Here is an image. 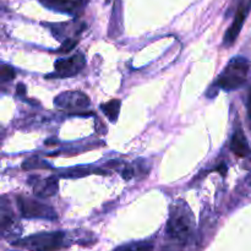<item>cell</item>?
I'll return each instance as SVG.
<instances>
[{
	"mask_svg": "<svg viewBox=\"0 0 251 251\" xmlns=\"http://www.w3.org/2000/svg\"><path fill=\"white\" fill-rule=\"evenodd\" d=\"M193 228L194 216L190 207L184 201L178 200L171 206L166 228L167 235L171 239L184 244L193 233Z\"/></svg>",
	"mask_w": 251,
	"mask_h": 251,
	"instance_id": "1",
	"label": "cell"
},
{
	"mask_svg": "<svg viewBox=\"0 0 251 251\" xmlns=\"http://www.w3.org/2000/svg\"><path fill=\"white\" fill-rule=\"evenodd\" d=\"M249 69L250 63L247 59L242 58V56L233 58L218 76L217 81L213 86H216L217 90L218 88L225 91L238 90L247 82Z\"/></svg>",
	"mask_w": 251,
	"mask_h": 251,
	"instance_id": "2",
	"label": "cell"
},
{
	"mask_svg": "<svg viewBox=\"0 0 251 251\" xmlns=\"http://www.w3.org/2000/svg\"><path fill=\"white\" fill-rule=\"evenodd\" d=\"M64 238L63 232L39 233L19 240L16 245L31 251H56L63 247Z\"/></svg>",
	"mask_w": 251,
	"mask_h": 251,
	"instance_id": "3",
	"label": "cell"
},
{
	"mask_svg": "<svg viewBox=\"0 0 251 251\" xmlns=\"http://www.w3.org/2000/svg\"><path fill=\"white\" fill-rule=\"evenodd\" d=\"M17 201H19L20 212L24 218H41V220L50 221L58 218L55 210L46 203L25 196H19Z\"/></svg>",
	"mask_w": 251,
	"mask_h": 251,
	"instance_id": "4",
	"label": "cell"
},
{
	"mask_svg": "<svg viewBox=\"0 0 251 251\" xmlns=\"http://www.w3.org/2000/svg\"><path fill=\"white\" fill-rule=\"evenodd\" d=\"M85 64V55L82 53H76L69 58L58 59L54 64V73L48 75V77H73L82 70Z\"/></svg>",
	"mask_w": 251,
	"mask_h": 251,
	"instance_id": "5",
	"label": "cell"
},
{
	"mask_svg": "<svg viewBox=\"0 0 251 251\" xmlns=\"http://www.w3.org/2000/svg\"><path fill=\"white\" fill-rule=\"evenodd\" d=\"M90 103V98L80 91H68V92L60 93L54 98V104L56 108L71 110V112L73 110L80 112V110L87 109Z\"/></svg>",
	"mask_w": 251,
	"mask_h": 251,
	"instance_id": "6",
	"label": "cell"
},
{
	"mask_svg": "<svg viewBox=\"0 0 251 251\" xmlns=\"http://www.w3.org/2000/svg\"><path fill=\"white\" fill-rule=\"evenodd\" d=\"M250 10L251 0H242V1L239 2V6H238L237 14H235L234 20H233V24L230 25V27L228 28V31L226 32L225 34L223 44H225L226 47H230L235 41H237L238 36H239L240 31H242L243 25H244Z\"/></svg>",
	"mask_w": 251,
	"mask_h": 251,
	"instance_id": "7",
	"label": "cell"
},
{
	"mask_svg": "<svg viewBox=\"0 0 251 251\" xmlns=\"http://www.w3.org/2000/svg\"><path fill=\"white\" fill-rule=\"evenodd\" d=\"M86 1L87 0H39V2L48 9L70 15L78 14L85 7Z\"/></svg>",
	"mask_w": 251,
	"mask_h": 251,
	"instance_id": "8",
	"label": "cell"
},
{
	"mask_svg": "<svg viewBox=\"0 0 251 251\" xmlns=\"http://www.w3.org/2000/svg\"><path fill=\"white\" fill-rule=\"evenodd\" d=\"M230 150L238 157H249L251 156V150L248 144V140L245 137L243 129L240 125H237V129L234 130V134L232 136L230 141Z\"/></svg>",
	"mask_w": 251,
	"mask_h": 251,
	"instance_id": "9",
	"label": "cell"
},
{
	"mask_svg": "<svg viewBox=\"0 0 251 251\" xmlns=\"http://www.w3.org/2000/svg\"><path fill=\"white\" fill-rule=\"evenodd\" d=\"M58 190L59 185L55 176L38 180L33 185V193L38 198H51V196H54L58 193Z\"/></svg>",
	"mask_w": 251,
	"mask_h": 251,
	"instance_id": "10",
	"label": "cell"
},
{
	"mask_svg": "<svg viewBox=\"0 0 251 251\" xmlns=\"http://www.w3.org/2000/svg\"><path fill=\"white\" fill-rule=\"evenodd\" d=\"M120 105H122V102L119 100H112L109 102L100 104V109L110 122L115 123L118 119V115H119Z\"/></svg>",
	"mask_w": 251,
	"mask_h": 251,
	"instance_id": "11",
	"label": "cell"
},
{
	"mask_svg": "<svg viewBox=\"0 0 251 251\" xmlns=\"http://www.w3.org/2000/svg\"><path fill=\"white\" fill-rule=\"evenodd\" d=\"M14 78H15L14 68H11L10 65H6V64H2L1 68H0V81H1V83L9 82V81L14 80Z\"/></svg>",
	"mask_w": 251,
	"mask_h": 251,
	"instance_id": "12",
	"label": "cell"
},
{
	"mask_svg": "<svg viewBox=\"0 0 251 251\" xmlns=\"http://www.w3.org/2000/svg\"><path fill=\"white\" fill-rule=\"evenodd\" d=\"M76 39H73V38H66L65 41L63 42V44H61V48L59 49V51L60 53H68V51L73 50L74 48H75L76 46Z\"/></svg>",
	"mask_w": 251,
	"mask_h": 251,
	"instance_id": "13",
	"label": "cell"
},
{
	"mask_svg": "<svg viewBox=\"0 0 251 251\" xmlns=\"http://www.w3.org/2000/svg\"><path fill=\"white\" fill-rule=\"evenodd\" d=\"M90 173V171L86 168H75L71 169V171L66 172V174L64 176H70V178H77V176H85L86 174Z\"/></svg>",
	"mask_w": 251,
	"mask_h": 251,
	"instance_id": "14",
	"label": "cell"
},
{
	"mask_svg": "<svg viewBox=\"0 0 251 251\" xmlns=\"http://www.w3.org/2000/svg\"><path fill=\"white\" fill-rule=\"evenodd\" d=\"M151 245H136V247H127V245H125V247H120L118 248V249H115V251H150L151 250Z\"/></svg>",
	"mask_w": 251,
	"mask_h": 251,
	"instance_id": "15",
	"label": "cell"
},
{
	"mask_svg": "<svg viewBox=\"0 0 251 251\" xmlns=\"http://www.w3.org/2000/svg\"><path fill=\"white\" fill-rule=\"evenodd\" d=\"M122 176H123V178L125 179V180H130V179L132 178V176H134V171H132L130 167H127V168H125L124 171H123Z\"/></svg>",
	"mask_w": 251,
	"mask_h": 251,
	"instance_id": "16",
	"label": "cell"
},
{
	"mask_svg": "<svg viewBox=\"0 0 251 251\" xmlns=\"http://www.w3.org/2000/svg\"><path fill=\"white\" fill-rule=\"evenodd\" d=\"M248 118H249V123L251 127V87L249 90V95H248Z\"/></svg>",
	"mask_w": 251,
	"mask_h": 251,
	"instance_id": "17",
	"label": "cell"
},
{
	"mask_svg": "<svg viewBox=\"0 0 251 251\" xmlns=\"http://www.w3.org/2000/svg\"><path fill=\"white\" fill-rule=\"evenodd\" d=\"M17 93H20V95H21V96H24L25 93H26V90H25V86L22 85V83H21V85L17 86Z\"/></svg>",
	"mask_w": 251,
	"mask_h": 251,
	"instance_id": "18",
	"label": "cell"
}]
</instances>
